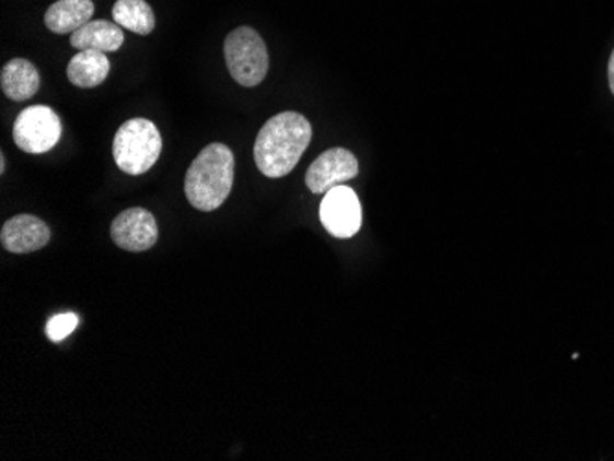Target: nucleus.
Wrapping results in <instances>:
<instances>
[{
	"label": "nucleus",
	"instance_id": "nucleus-1",
	"mask_svg": "<svg viewBox=\"0 0 614 461\" xmlns=\"http://www.w3.org/2000/svg\"><path fill=\"white\" fill-rule=\"evenodd\" d=\"M311 123L305 116L286 110L273 116L259 129L254 144V162L269 179L291 174L311 142Z\"/></svg>",
	"mask_w": 614,
	"mask_h": 461
},
{
	"label": "nucleus",
	"instance_id": "nucleus-2",
	"mask_svg": "<svg viewBox=\"0 0 614 461\" xmlns=\"http://www.w3.org/2000/svg\"><path fill=\"white\" fill-rule=\"evenodd\" d=\"M234 185V153L224 144H210L186 172L184 193L192 206L213 212L229 199Z\"/></svg>",
	"mask_w": 614,
	"mask_h": 461
},
{
	"label": "nucleus",
	"instance_id": "nucleus-3",
	"mask_svg": "<svg viewBox=\"0 0 614 461\" xmlns=\"http://www.w3.org/2000/svg\"><path fill=\"white\" fill-rule=\"evenodd\" d=\"M162 151V137L155 123L146 118L127 120L113 140L116 166L127 175H144L155 166Z\"/></svg>",
	"mask_w": 614,
	"mask_h": 461
},
{
	"label": "nucleus",
	"instance_id": "nucleus-4",
	"mask_svg": "<svg viewBox=\"0 0 614 461\" xmlns=\"http://www.w3.org/2000/svg\"><path fill=\"white\" fill-rule=\"evenodd\" d=\"M224 61L230 75L243 87H256L269 70V52L264 39L248 26H240L227 35Z\"/></svg>",
	"mask_w": 614,
	"mask_h": 461
},
{
	"label": "nucleus",
	"instance_id": "nucleus-5",
	"mask_svg": "<svg viewBox=\"0 0 614 461\" xmlns=\"http://www.w3.org/2000/svg\"><path fill=\"white\" fill-rule=\"evenodd\" d=\"M13 142L30 155H43L54 150L61 139V120L46 105H32L13 123Z\"/></svg>",
	"mask_w": 614,
	"mask_h": 461
},
{
	"label": "nucleus",
	"instance_id": "nucleus-6",
	"mask_svg": "<svg viewBox=\"0 0 614 461\" xmlns=\"http://www.w3.org/2000/svg\"><path fill=\"white\" fill-rule=\"evenodd\" d=\"M318 215L324 228L339 239H348L361 230V201L356 191L348 186H335L324 193Z\"/></svg>",
	"mask_w": 614,
	"mask_h": 461
},
{
	"label": "nucleus",
	"instance_id": "nucleus-7",
	"mask_svg": "<svg viewBox=\"0 0 614 461\" xmlns=\"http://www.w3.org/2000/svg\"><path fill=\"white\" fill-rule=\"evenodd\" d=\"M359 174V162L351 151L345 147L327 150L311 164L305 174V185L311 193L321 196L340 186L346 180L356 179Z\"/></svg>",
	"mask_w": 614,
	"mask_h": 461
},
{
	"label": "nucleus",
	"instance_id": "nucleus-8",
	"mask_svg": "<svg viewBox=\"0 0 614 461\" xmlns=\"http://www.w3.org/2000/svg\"><path fill=\"white\" fill-rule=\"evenodd\" d=\"M111 237L127 252L150 250L159 239L155 215L144 208L124 210L111 225Z\"/></svg>",
	"mask_w": 614,
	"mask_h": 461
},
{
	"label": "nucleus",
	"instance_id": "nucleus-9",
	"mask_svg": "<svg viewBox=\"0 0 614 461\" xmlns=\"http://www.w3.org/2000/svg\"><path fill=\"white\" fill-rule=\"evenodd\" d=\"M50 241V228L45 221L30 214L15 215L0 232V243L12 255H30L45 248Z\"/></svg>",
	"mask_w": 614,
	"mask_h": 461
},
{
	"label": "nucleus",
	"instance_id": "nucleus-10",
	"mask_svg": "<svg viewBox=\"0 0 614 461\" xmlns=\"http://www.w3.org/2000/svg\"><path fill=\"white\" fill-rule=\"evenodd\" d=\"M0 87L12 102L34 98L40 87L39 70L28 59H12L0 70Z\"/></svg>",
	"mask_w": 614,
	"mask_h": 461
},
{
	"label": "nucleus",
	"instance_id": "nucleus-11",
	"mask_svg": "<svg viewBox=\"0 0 614 461\" xmlns=\"http://www.w3.org/2000/svg\"><path fill=\"white\" fill-rule=\"evenodd\" d=\"M124 45V29L111 21H89L85 26L70 34V47L78 50L116 52Z\"/></svg>",
	"mask_w": 614,
	"mask_h": 461
},
{
	"label": "nucleus",
	"instance_id": "nucleus-12",
	"mask_svg": "<svg viewBox=\"0 0 614 461\" xmlns=\"http://www.w3.org/2000/svg\"><path fill=\"white\" fill-rule=\"evenodd\" d=\"M94 13L92 0H58L45 13L46 28L54 34H74L85 26Z\"/></svg>",
	"mask_w": 614,
	"mask_h": 461
},
{
	"label": "nucleus",
	"instance_id": "nucleus-13",
	"mask_svg": "<svg viewBox=\"0 0 614 461\" xmlns=\"http://www.w3.org/2000/svg\"><path fill=\"white\" fill-rule=\"evenodd\" d=\"M111 63L107 56L99 50H80L70 59L67 78L80 88H94L102 85L109 75Z\"/></svg>",
	"mask_w": 614,
	"mask_h": 461
},
{
	"label": "nucleus",
	"instance_id": "nucleus-14",
	"mask_svg": "<svg viewBox=\"0 0 614 461\" xmlns=\"http://www.w3.org/2000/svg\"><path fill=\"white\" fill-rule=\"evenodd\" d=\"M113 17L132 34L150 35L155 29V13L146 0H116Z\"/></svg>",
	"mask_w": 614,
	"mask_h": 461
},
{
	"label": "nucleus",
	"instance_id": "nucleus-15",
	"mask_svg": "<svg viewBox=\"0 0 614 461\" xmlns=\"http://www.w3.org/2000/svg\"><path fill=\"white\" fill-rule=\"evenodd\" d=\"M78 326V317L74 312H63V315H56V317L48 320L46 326V334L53 342H61L74 331Z\"/></svg>",
	"mask_w": 614,
	"mask_h": 461
},
{
	"label": "nucleus",
	"instance_id": "nucleus-16",
	"mask_svg": "<svg viewBox=\"0 0 614 461\" xmlns=\"http://www.w3.org/2000/svg\"><path fill=\"white\" fill-rule=\"evenodd\" d=\"M609 87L614 94V50L611 54V59H609Z\"/></svg>",
	"mask_w": 614,
	"mask_h": 461
},
{
	"label": "nucleus",
	"instance_id": "nucleus-17",
	"mask_svg": "<svg viewBox=\"0 0 614 461\" xmlns=\"http://www.w3.org/2000/svg\"><path fill=\"white\" fill-rule=\"evenodd\" d=\"M4 169H7V161H4V156H0V172L4 174Z\"/></svg>",
	"mask_w": 614,
	"mask_h": 461
}]
</instances>
